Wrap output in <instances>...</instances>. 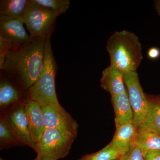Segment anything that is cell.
Instances as JSON below:
<instances>
[{
	"label": "cell",
	"mask_w": 160,
	"mask_h": 160,
	"mask_svg": "<svg viewBox=\"0 0 160 160\" xmlns=\"http://www.w3.org/2000/svg\"><path fill=\"white\" fill-rule=\"evenodd\" d=\"M46 39H32L6 55L2 70L22 91L28 93L42 68Z\"/></svg>",
	"instance_id": "1"
},
{
	"label": "cell",
	"mask_w": 160,
	"mask_h": 160,
	"mask_svg": "<svg viewBox=\"0 0 160 160\" xmlns=\"http://www.w3.org/2000/svg\"><path fill=\"white\" fill-rule=\"evenodd\" d=\"M106 49L109 53L110 65L123 73L137 72L142 61L139 38L128 30L114 32L107 41Z\"/></svg>",
	"instance_id": "2"
},
{
	"label": "cell",
	"mask_w": 160,
	"mask_h": 160,
	"mask_svg": "<svg viewBox=\"0 0 160 160\" xmlns=\"http://www.w3.org/2000/svg\"><path fill=\"white\" fill-rule=\"evenodd\" d=\"M50 38L46 39L42 71L27 93V98L38 103L41 107L59 103L55 87L57 65L52 49Z\"/></svg>",
	"instance_id": "3"
},
{
	"label": "cell",
	"mask_w": 160,
	"mask_h": 160,
	"mask_svg": "<svg viewBox=\"0 0 160 160\" xmlns=\"http://www.w3.org/2000/svg\"><path fill=\"white\" fill-rule=\"evenodd\" d=\"M60 15L29 0L22 18L31 39L51 38Z\"/></svg>",
	"instance_id": "4"
},
{
	"label": "cell",
	"mask_w": 160,
	"mask_h": 160,
	"mask_svg": "<svg viewBox=\"0 0 160 160\" xmlns=\"http://www.w3.org/2000/svg\"><path fill=\"white\" fill-rule=\"evenodd\" d=\"M76 137L58 129L46 128L34 150L40 160H58L69 154Z\"/></svg>",
	"instance_id": "5"
},
{
	"label": "cell",
	"mask_w": 160,
	"mask_h": 160,
	"mask_svg": "<svg viewBox=\"0 0 160 160\" xmlns=\"http://www.w3.org/2000/svg\"><path fill=\"white\" fill-rule=\"evenodd\" d=\"M124 82L134 115V124L137 128L146 117L148 111L146 94L140 84L137 72L123 73Z\"/></svg>",
	"instance_id": "6"
},
{
	"label": "cell",
	"mask_w": 160,
	"mask_h": 160,
	"mask_svg": "<svg viewBox=\"0 0 160 160\" xmlns=\"http://www.w3.org/2000/svg\"><path fill=\"white\" fill-rule=\"evenodd\" d=\"M46 128L58 129L77 136V122L60 103L42 107Z\"/></svg>",
	"instance_id": "7"
},
{
	"label": "cell",
	"mask_w": 160,
	"mask_h": 160,
	"mask_svg": "<svg viewBox=\"0 0 160 160\" xmlns=\"http://www.w3.org/2000/svg\"><path fill=\"white\" fill-rule=\"evenodd\" d=\"M22 17L0 16V37L9 44L11 49H16L32 39L24 27Z\"/></svg>",
	"instance_id": "8"
},
{
	"label": "cell",
	"mask_w": 160,
	"mask_h": 160,
	"mask_svg": "<svg viewBox=\"0 0 160 160\" xmlns=\"http://www.w3.org/2000/svg\"><path fill=\"white\" fill-rule=\"evenodd\" d=\"M23 102L12 106L4 115L9 125L25 146H29L34 150L36 145L32 138Z\"/></svg>",
	"instance_id": "9"
},
{
	"label": "cell",
	"mask_w": 160,
	"mask_h": 160,
	"mask_svg": "<svg viewBox=\"0 0 160 160\" xmlns=\"http://www.w3.org/2000/svg\"><path fill=\"white\" fill-rule=\"evenodd\" d=\"M29 123L32 138L37 144L46 129L42 107L38 103L26 98L23 102Z\"/></svg>",
	"instance_id": "10"
},
{
	"label": "cell",
	"mask_w": 160,
	"mask_h": 160,
	"mask_svg": "<svg viewBox=\"0 0 160 160\" xmlns=\"http://www.w3.org/2000/svg\"><path fill=\"white\" fill-rule=\"evenodd\" d=\"M100 83L101 87L111 96L127 92L123 72L112 65H109L103 70Z\"/></svg>",
	"instance_id": "11"
},
{
	"label": "cell",
	"mask_w": 160,
	"mask_h": 160,
	"mask_svg": "<svg viewBox=\"0 0 160 160\" xmlns=\"http://www.w3.org/2000/svg\"><path fill=\"white\" fill-rule=\"evenodd\" d=\"M114 109L116 127L127 123H134V115L128 92L111 96Z\"/></svg>",
	"instance_id": "12"
},
{
	"label": "cell",
	"mask_w": 160,
	"mask_h": 160,
	"mask_svg": "<svg viewBox=\"0 0 160 160\" xmlns=\"http://www.w3.org/2000/svg\"><path fill=\"white\" fill-rule=\"evenodd\" d=\"M23 92L5 77H1L0 82V106L1 109L11 108L15 104L24 101Z\"/></svg>",
	"instance_id": "13"
},
{
	"label": "cell",
	"mask_w": 160,
	"mask_h": 160,
	"mask_svg": "<svg viewBox=\"0 0 160 160\" xmlns=\"http://www.w3.org/2000/svg\"><path fill=\"white\" fill-rule=\"evenodd\" d=\"M132 143L139 149L144 157L149 150H160V136L138 126Z\"/></svg>",
	"instance_id": "14"
},
{
	"label": "cell",
	"mask_w": 160,
	"mask_h": 160,
	"mask_svg": "<svg viewBox=\"0 0 160 160\" xmlns=\"http://www.w3.org/2000/svg\"><path fill=\"white\" fill-rule=\"evenodd\" d=\"M136 128L134 123H127L116 127L114 136L109 144L115 149L126 153L132 143Z\"/></svg>",
	"instance_id": "15"
},
{
	"label": "cell",
	"mask_w": 160,
	"mask_h": 160,
	"mask_svg": "<svg viewBox=\"0 0 160 160\" xmlns=\"http://www.w3.org/2000/svg\"><path fill=\"white\" fill-rule=\"evenodd\" d=\"M146 97L148 101V111L139 126L160 136V97L147 94Z\"/></svg>",
	"instance_id": "16"
},
{
	"label": "cell",
	"mask_w": 160,
	"mask_h": 160,
	"mask_svg": "<svg viewBox=\"0 0 160 160\" xmlns=\"http://www.w3.org/2000/svg\"><path fill=\"white\" fill-rule=\"evenodd\" d=\"M19 146H25V145L9 125L5 115H2L0 118L1 149Z\"/></svg>",
	"instance_id": "17"
},
{
	"label": "cell",
	"mask_w": 160,
	"mask_h": 160,
	"mask_svg": "<svg viewBox=\"0 0 160 160\" xmlns=\"http://www.w3.org/2000/svg\"><path fill=\"white\" fill-rule=\"evenodd\" d=\"M29 0H1L0 16L10 17H22Z\"/></svg>",
	"instance_id": "18"
},
{
	"label": "cell",
	"mask_w": 160,
	"mask_h": 160,
	"mask_svg": "<svg viewBox=\"0 0 160 160\" xmlns=\"http://www.w3.org/2000/svg\"><path fill=\"white\" fill-rule=\"evenodd\" d=\"M125 154L113 148L110 144L94 153L85 155L78 160H114L120 159Z\"/></svg>",
	"instance_id": "19"
},
{
	"label": "cell",
	"mask_w": 160,
	"mask_h": 160,
	"mask_svg": "<svg viewBox=\"0 0 160 160\" xmlns=\"http://www.w3.org/2000/svg\"><path fill=\"white\" fill-rule=\"evenodd\" d=\"M40 6L60 15L66 12L70 5L69 0H34Z\"/></svg>",
	"instance_id": "20"
},
{
	"label": "cell",
	"mask_w": 160,
	"mask_h": 160,
	"mask_svg": "<svg viewBox=\"0 0 160 160\" xmlns=\"http://www.w3.org/2000/svg\"><path fill=\"white\" fill-rule=\"evenodd\" d=\"M119 160H144V157L139 149L132 143L128 151Z\"/></svg>",
	"instance_id": "21"
},
{
	"label": "cell",
	"mask_w": 160,
	"mask_h": 160,
	"mask_svg": "<svg viewBox=\"0 0 160 160\" xmlns=\"http://www.w3.org/2000/svg\"><path fill=\"white\" fill-rule=\"evenodd\" d=\"M11 49V47L3 38L0 37V69H2L6 55Z\"/></svg>",
	"instance_id": "22"
},
{
	"label": "cell",
	"mask_w": 160,
	"mask_h": 160,
	"mask_svg": "<svg viewBox=\"0 0 160 160\" xmlns=\"http://www.w3.org/2000/svg\"><path fill=\"white\" fill-rule=\"evenodd\" d=\"M147 56L149 59L156 60L160 58V49L157 47H152L148 49Z\"/></svg>",
	"instance_id": "23"
},
{
	"label": "cell",
	"mask_w": 160,
	"mask_h": 160,
	"mask_svg": "<svg viewBox=\"0 0 160 160\" xmlns=\"http://www.w3.org/2000/svg\"><path fill=\"white\" fill-rule=\"evenodd\" d=\"M144 157V160H160V150H149Z\"/></svg>",
	"instance_id": "24"
},
{
	"label": "cell",
	"mask_w": 160,
	"mask_h": 160,
	"mask_svg": "<svg viewBox=\"0 0 160 160\" xmlns=\"http://www.w3.org/2000/svg\"><path fill=\"white\" fill-rule=\"evenodd\" d=\"M154 9L160 18V0H156L154 2Z\"/></svg>",
	"instance_id": "25"
},
{
	"label": "cell",
	"mask_w": 160,
	"mask_h": 160,
	"mask_svg": "<svg viewBox=\"0 0 160 160\" xmlns=\"http://www.w3.org/2000/svg\"><path fill=\"white\" fill-rule=\"evenodd\" d=\"M34 160H40V159H39L38 158H36Z\"/></svg>",
	"instance_id": "26"
},
{
	"label": "cell",
	"mask_w": 160,
	"mask_h": 160,
	"mask_svg": "<svg viewBox=\"0 0 160 160\" xmlns=\"http://www.w3.org/2000/svg\"><path fill=\"white\" fill-rule=\"evenodd\" d=\"M0 160H4L2 158H0Z\"/></svg>",
	"instance_id": "27"
},
{
	"label": "cell",
	"mask_w": 160,
	"mask_h": 160,
	"mask_svg": "<svg viewBox=\"0 0 160 160\" xmlns=\"http://www.w3.org/2000/svg\"><path fill=\"white\" fill-rule=\"evenodd\" d=\"M119 160V159H116V160Z\"/></svg>",
	"instance_id": "28"
}]
</instances>
